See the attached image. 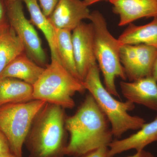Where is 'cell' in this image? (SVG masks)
Wrapping results in <instances>:
<instances>
[{"instance_id": "22", "label": "cell", "mask_w": 157, "mask_h": 157, "mask_svg": "<svg viewBox=\"0 0 157 157\" xmlns=\"http://www.w3.org/2000/svg\"><path fill=\"white\" fill-rule=\"evenodd\" d=\"M11 152L9 141L0 130V155Z\"/></svg>"}, {"instance_id": "12", "label": "cell", "mask_w": 157, "mask_h": 157, "mask_svg": "<svg viewBox=\"0 0 157 157\" xmlns=\"http://www.w3.org/2000/svg\"><path fill=\"white\" fill-rule=\"evenodd\" d=\"M113 11L120 17L119 26L142 18L157 17V0H110Z\"/></svg>"}, {"instance_id": "1", "label": "cell", "mask_w": 157, "mask_h": 157, "mask_svg": "<svg viewBox=\"0 0 157 157\" xmlns=\"http://www.w3.org/2000/svg\"><path fill=\"white\" fill-rule=\"evenodd\" d=\"M65 128L70 135L65 150L69 156L81 157L113 140L109 121L90 93L76 112L66 117Z\"/></svg>"}, {"instance_id": "16", "label": "cell", "mask_w": 157, "mask_h": 157, "mask_svg": "<svg viewBox=\"0 0 157 157\" xmlns=\"http://www.w3.org/2000/svg\"><path fill=\"white\" fill-rule=\"evenodd\" d=\"M33 86L22 80L9 77L0 78V107L33 100Z\"/></svg>"}, {"instance_id": "26", "label": "cell", "mask_w": 157, "mask_h": 157, "mask_svg": "<svg viewBox=\"0 0 157 157\" xmlns=\"http://www.w3.org/2000/svg\"><path fill=\"white\" fill-rule=\"evenodd\" d=\"M82 1H83L88 6H89L102 1H109L110 0H82Z\"/></svg>"}, {"instance_id": "2", "label": "cell", "mask_w": 157, "mask_h": 157, "mask_svg": "<svg viewBox=\"0 0 157 157\" xmlns=\"http://www.w3.org/2000/svg\"><path fill=\"white\" fill-rule=\"evenodd\" d=\"M64 110L46 103L34 120L25 141L29 157H63L66 142Z\"/></svg>"}, {"instance_id": "6", "label": "cell", "mask_w": 157, "mask_h": 157, "mask_svg": "<svg viewBox=\"0 0 157 157\" xmlns=\"http://www.w3.org/2000/svg\"><path fill=\"white\" fill-rule=\"evenodd\" d=\"M46 102L33 100L0 107V130L9 141L11 152L22 157V147L35 118Z\"/></svg>"}, {"instance_id": "4", "label": "cell", "mask_w": 157, "mask_h": 157, "mask_svg": "<svg viewBox=\"0 0 157 157\" xmlns=\"http://www.w3.org/2000/svg\"><path fill=\"white\" fill-rule=\"evenodd\" d=\"M94 30V52L104 77L105 88L113 96L119 97L115 85L116 78L127 79L120 56L121 45L107 29L105 17L100 11L91 12L90 19Z\"/></svg>"}, {"instance_id": "10", "label": "cell", "mask_w": 157, "mask_h": 157, "mask_svg": "<svg viewBox=\"0 0 157 157\" xmlns=\"http://www.w3.org/2000/svg\"><path fill=\"white\" fill-rule=\"evenodd\" d=\"M91 12L82 0H60L48 17L55 29L70 31L78 26L84 19H89Z\"/></svg>"}, {"instance_id": "13", "label": "cell", "mask_w": 157, "mask_h": 157, "mask_svg": "<svg viewBox=\"0 0 157 157\" xmlns=\"http://www.w3.org/2000/svg\"><path fill=\"white\" fill-rule=\"evenodd\" d=\"M156 141L157 116L153 121L144 124L135 134L121 140H113L108 147L110 154L114 156L130 150H143L149 144Z\"/></svg>"}, {"instance_id": "23", "label": "cell", "mask_w": 157, "mask_h": 157, "mask_svg": "<svg viewBox=\"0 0 157 157\" xmlns=\"http://www.w3.org/2000/svg\"><path fill=\"white\" fill-rule=\"evenodd\" d=\"M8 23L5 0H0V28Z\"/></svg>"}, {"instance_id": "25", "label": "cell", "mask_w": 157, "mask_h": 157, "mask_svg": "<svg viewBox=\"0 0 157 157\" xmlns=\"http://www.w3.org/2000/svg\"><path fill=\"white\" fill-rule=\"evenodd\" d=\"M151 76L157 82V53L153 65Z\"/></svg>"}, {"instance_id": "27", "label": "cell", "mask_w": 157, "mask_h": 157, "mask_svg": "<svg viewBox=\"0 0 157 157\" xmlns=\"http://www.w3.org/2000/svg\"><path fill=\"white\" fill-rule=\"evenodd\" d=\"M0 157H19L16 155L12 153V152L9 153L5 154L0 155Z\"/></svg>"}, {"instance_id": "15", "label": "cell", "mask_w": 157, "mask_h": 157, "mask_svg": "<svg viewBox=\"0 0 157 157\" xmlns=\"http://www.w3.org/2000/svg\"><path fill=\"white\" fill-rule=\"evenodd\" d=\"M117 39L121 45L142 44L157 49V17L144 25L130 24Z\"/></svg>"}, {"instance_id": "5", "label": "cell", "mask_w": 157, "mask_h": 157, "mask_svg": "<svg viewBox=\"0 0 157 157\" xmlns=\"http://www.w3.org/2000/svg\"><path fill=\"white\" fill-rule=\"evenodd\" d=\"M34 100L72 109L75 104L73 97L84 92L82 81L72 75L58 61L51 59L33 86Z\"/></svg>"}, {"instance_id": "7", "label": "cell", "mask_w": 157, "mask_h": 157, "mask_svg": "<svg viewBox=\"0 0 157 157\" xmlns=\"http://www.w3.org/2000/svg\"><path fill=\"white\" fill-rule=\"evenodd\" d=\"M8 21L21 40L28 56L39 66L45 68L47 58L41 39L34 25L27 18L22 0H5Z\"/></svg>"}, {"instance_id": "21", "label": "cell", "mask_w": 157, "mask_h": 157, "mask_svg": "<svg viewBox=\"0 0 157 157\" xmlns=\"http://www.w3.org/2000/svg\"><path fill=\"white\" fill-rule=\"evenodd\" d=\"M80 157H113L109 153L108 147H102Z\"/></svg>"}, {"instance_id": "19", "label": "cell", "mask_w": 157, "mask_h": 157, "mask_svg": "<svg viewBox=\"0 0 157 157\" xmlns=\"http://www.w3.org/2000/svg\"><path fill=\"white\" fill-rule=\"evenodd\" d=\"M56 30L57 52L59 62L74 77L81 81L76 68L71 31Z\"/></svg>"}, {"instance_id": "8", "label": "cell", "mask_w": 157, "mask_h": 157, "mask_svg": "<svg viewBox=\"0 0 157 157\" xmlns=\"http://www.w3.org/2000/svg\"><path fill=\"white\" fill-rule=\"evenodd\" d=\"M157 53L156 48L148 45H121V62L129 81L151 76Z\"/></svg>"}, {"instance_id": "3", "label": "cell", "mask_w": 157, "mask_h": 157, "mask_svg": "<svg viewBox=\"0 0 157 157\" xmlns=\"http://www.w3.org/2000/svg\"><path fill=\"white\" fill-rule=\"evenodd\" d=\"M100 73L97 63L90 68L82 84L107 117L113 137L121 138L129 130H139L145 121L143 118L128 113L135 108V104L128 101H118L113 98L102 84Z\"/></svg>"}, {"instance_id": "14", "label": "cell", "mask_w": 157, "mask_h": 157, "mask_svg": "<svg viewBox=\"0 0 157 157\" xmlns=\"http://www.w3.org/2000/svg\"><path fill=\"white\" fill-rule=\"evenodd\" d=\"M45 68L36 63L24 52L4 69L0 74V78H16L33 86Z\"/></svg>"}, {"instance_id": "17", "label": "cell", "mask_w": 157, "mask_h": 157, "mask_svg": "<svg viewBox=\"0 0 157 157\" xmlns=\"http://www.w3.org/2000/svg\"><path fill=\"white\" fill-rule=\"evenodd\" d=\"M30 16V21L44 35L50 48L51 59L59 61L56 49V30L42 12L37 0H22Z\"/></svg>"}, {"instance_id": "11", "label": "cell", "mask_w": 157, "mask_h": 157, "mask_svg": "<svg viewBox=\"0 0 157 157\" xmlns=\"http://www.w3.org/2000/svg\"><path fill=\"white\" fill-rule=\"evenodd\" d=\"M123 95L134 104L157 111V82L151 76L134 81H121Z\"/></svg>"}, {"instance_id": "18", "label": "cell", "mask_w": 157, "mask_h": 157, "mask_svg": "<svg viewBox=\"0 0 157 157\" xmlns=\"http://www.w3.org/2000/svg\"><path fill=\"white\" fill-rule=\"evenodd\" d=\"M25 52L21 40L9 22L0 28V74L14 59Z\"/></svg>"}, {"instance_id": "9", "label": "cell", "mask_w": 157, "mask_h": 157, "mask_svg": "<svg viewBox=\"0 0 157 157\" xmlns=\"http://www.w3.org/2000/svg\"><path fill=\"white\" fill-rule=\"evenodd\" d=\"M73 32L72 43L76 68L82 82L90 68L97 63L94 52L92 24L82 22Z\"/></svg>"}, {"instance_id": "20", "label": "cell", "mask_w": 157, "mask_h": 157, "mask_svg": "<svg viewBox=\"0 0 157 157\" xmlns=\"http://www.w3.org/2000/svg\"><path fill=\"white\" fill-rule=\"evenodd\" d=\"M43 13L47 17H49L60 0H37Z\"/></svg>"}, {"instance_id": "24", "label": "cell", "mask_w": 157, "mask_h": 157, "mask_svg": "<svg viewBox=\"0 0 157 157\" xmlns=\"http://www.w3.org/2000/svg\"><path fill=\"white\" fill-rule=\"evenodd\" d=\"M127 157H155L154 155L149 151H145V150L140 151H137V152L133 155Z\"/></svg>"}]
</instances>
